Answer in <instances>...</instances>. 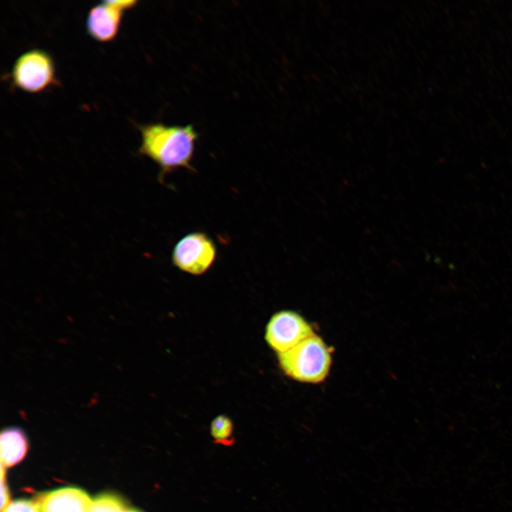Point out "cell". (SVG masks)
Returning a JSON list of instances; mask_svg holds the SVG:
<instances>
[{"mask_svg":"<svg viewBox=\"0 0 512 512\" xmlns=\"http://www.w3.org/2000/svg\"><path fill=\"white\" fill-rule=\"evenodd\" d=\"M137 3L134 0H110L93 6L87 16V33L101 43L112 41L118 33L124 13Z\"/></svg>","mask_w":512,"mask_h":512,"instance_id":"6","label":"cell"},{"mask_svg":"<svg viewBox=\"0 0 512 512\" xmlns=\"http://www.w3.org/2000/svg\"><path fill=\"white\" fill-rule=\"evenodd\" d=\"M210 435L215 444L229 447L235 443L232 420L224 415L215 417L210 423Z\"/></svg>","mask_w":512,"mask_h":512,"instance_id":"9","label":"cell"},{"mask_svg":"<svg viewBox=\"0 0 512 512\" xmlns=\"http://www.w3.org/2000/svg\"><path fill=\"white\" fill-rule=\"evenodd\" d=\"M0 442L1 463L4 468L21 462L28 449L27 437L18 427H9L2 430Z\"/></svg>","mask_w":512,"mask_h":512,"instance_id":"8","label":"cell"},{"mask_svg":"<svg viewBox=\"0 0 512 512\" xmlns=\"http://www.w3.org/2000/svg\"><path fill=\"white\" fill-rule=\"evenodd\" d=\"M1 512H41L37 502L21 499L9 503Z\"/></svg>","mask_w":512,"mask_h":512,"instance_id":"11","label":"cell"},{"mask_svg":"<svg viewBox=\"0 0 512 512\" xmlns=\"http://www.w3.org/2000/svg\"><path fill=\"white\" fill-rule=\"evenodd\" d=\"M1 511H3L7 506L9 504V488L6 482V479L4 477L5 472H4V467L1 466Z\"/></svg>","mask_w":512,"mask_h":512,"instance_id":"12","label":"cell"},{"mask_svg":"<svg viewBox=\"0 0 512 512\" xmlns=\"http://www.w3.org/2000/svg\"><path fill=\"white\" fill-rule=\"evenodd\" d=\"M9 76L13 87L29 93L41 92L58 84L52 57L38 48L21 53Z\"/></svg>","mask_w":512,"mask_h":512,"instance_id":"3","label":"cell"},{"mask_svg":"<svg viewBox=\"0 0 512 512\" xmlns=\"http://www.w3.org/2000/svg\"><path fill=\"white\" fill-rule=\"evenodd\" d=\"M128 512H141V511H137V510H134V509H131V510H129Z\"/></svg>","mask_w":512,"mask_h":512,"instance_id":"13","label":"cell"},{"mask_svg":"<svg viewBox=\"0 0 512 512\" xmlns=\"http://www.w3.org/2000/svg\"><path fill=\"white\" fill-rule=\"evenodd\" d=\"M41 512H90L92 500L82 489L68 486L38 496Z\"/></svg>","mask_w":512,"mask_h":512,"instance_id":"7","label":"cell"},{"mask_svg":"<svg viewBox=\"0 0 512 512\" xmlns=\"http://www.w3.org/2000/svg\"><path fill=\"white\" fill-rule=\"evenodd\" d=\"M137 127L142 137L139 151L159 166L161 181L165 175L180 168L196 171L192 160L198 134L192 124L153 122Z\"/></svg>","mask_w":512,"mask_h":512,"instance_id":"1","label":"cell"},{"mask_svg":"<svg viewBox=\"0 0 512 512\" xmlns=\"http://www.w3.org/2000/svg\"><path fill=\"white\" fill-rule=\"evenodd\" d=\"M125 502L118 496L103 494L92 500L90 512H128Z\"/></svg>","mask_w":512,"mask_h":512,"instance_id":"10","label":"cell"},{"mask_svg":"<svg viewBox=\"0 0 512 512\" xmlns=\"http://www.w3.org/2000/svg\"><path fill=\"white\" fill-rule=\"evenodd\" d=\"M332 350L316 334L291 349L277 353L279 366L290 378L318 384L328 377L332 363Z\"/></svg>","mask_w":512,"mask_h":512,"instance_id":"2","label":"cell"},{"mask_svg":"<svg viewBox=\"0 0 512 512\" xmlns=\"http://www.w3.org/2000/svg\"><path fill=\"white\" fill-rule=\"evenodd\" d=\"M314 334L312 326L301 314L282 310L273 314L267 322L265 339L273 351L280 353Z\"/></svg>","mask_w":512,"mask_h":512,"instance_id":"5","label":"cell"},{"mask_svg":"<svg viewBox=\"0 0 512 512\" xmlns=\"http://www.w3.org/2000/svg\"><path fill=\"white\" fill-rule=\"evenodd\" d=\"M217 250L213 240L203 232H192L181 238L174 247L173 265L181 271L202 275L213 266Z\"/></svg>","mask_w":512,"mask_h":512,"instance_id":"4","label":"cell"}]
</instances>
